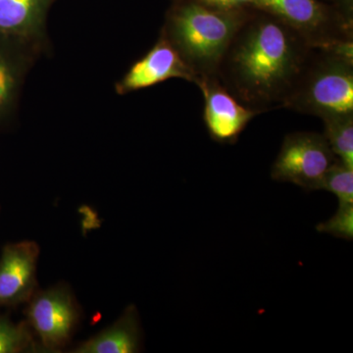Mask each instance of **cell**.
Segmentation results:
<instances>
[{
    "label": "cell",
    "instance_id": "cell-7",
    "mask_svg": "<svg viewBox=\"0 0 353 353\" xmlns=\"http://www.w3.org/2000/svg\"><path fill=\"white\" fill-rule=\"evenodd\" d=\"M196 85L203 94V119L211 138L233 145L259 111L241 104L217 77L201 78Z\"/></svg>",
    "mask_w": 353,
    "mask_h": 353
},
{
    "label": "cell",
    "instance_id": "cell-2",
    "mask_svg": "<svg viewBox=\"0 0 353 353\" xmlns=\"http://www.w3.org/2000/svg\"><path fill=\"white\" fill-rule=\"evenodd\" d=\"M245 20L236 10H222L192 2L173 14L167 39L197 81L216 77L222 58Z\"/></svg>",
    "mask_w": 353,
    "mask_h": 353
},
{
    "label": "cell",
    "instance_id": "cell-17",
    "mask_svg": "<svg viewBox=\"0 0 353 353\" xmlns=\"http://www.w3.org/2000/svg\"><path fill=\"white\" fill-rule=\"evenodd\" d=\"M205 6L222 10H238L241 7L252 3L253 0H201Z\"/></svg>",
    "mask_w": 353,
    "mask_h": 353
},
{
    "label": "cell",
    "instance_id": "cell-16",
    "mask_svg": "<svg viewBox=\"0 0 353 353\" xmlns=\"http://www.w3.org/2000/svg\"><path fill=\"white\" fill-rule=\"evenodd\" d=\"M319 233L329 234L341 240L353 239V204L339 205L333 217L316 227Z\"/></svg>",
    "mask_w": 353,
    "mask_h": 353
},
{
    "label": "cell",
    "instance_id": "cell-13",
    "mask_svg": "<svg viewBox=\"0 0 353 353\" xmlns=\"http://www.w3.org/2000/svg\"><path fill=\"white\" fill-rule=\"evenodd\" d=\"M332 192L339 199V205L353 204V168L336 161L327 172L321 190Z\"/></svg>",
    "mask_w": 353,
    "mask_h": 353
},
{
    "label": "cell",
    "instance_id": "cell-5",
    "mask_svg": "<svg viewBox=\"0 0 353 353\" xmlns=\"http://www.w3.org/2000/svg\"><path fill=\"white\" fill-rule=\"evenodd\" d=\"M28 303L27 325L38 336L41 348L57 352L66 347L81 318L80 307L68 285L37 290Z\"/></svg>",
    "mask_w": 353,
    "mask_h": 353
},
{
    "label": "cell",
    "instance_id": "cell-10",
    "mask_svg": "<svg viewBox=\"0 0 353 353\" xmlns=\"http://www.w3.org/2000/svg\"><path fill=\"white\" fill-rule=\"evenodd\" d=\"M141 330L136 306L130 305L119 319L108 328L75 348V353H134L139 352Z\"/></svg>",
    "mask_w": 353,
    "mask_h": 353
},
{
    "label": "cell",
    "instance_id": "cell-6",
    "mask_svg": "<svg viewBox=\"0 0 353 353\" xmlns=\"http://www.w3.org/2000/svg\"><path fill=\"white\" fill-rule=\"evenodd\" d=\"M253 4L289 26L312 48L352 38L347 28L334 22L317 0H253Z\"/></svg>",
    "mask_w": 353,
    "mask_h": 353
},
{
    "label": "cell",
    "instance_id": "cell-11",
    "mask_svg": "<svg viewBox=\"0 0 353 353\" xmlns=\"http://www.w3.org/2000/svg\"><path fill=\"white\" fill-rule=\"evenodd\" d=\"M46 4V0H0V32L34 34Z\"/></svg>",
    "mask_w": 353,
    "mask_h": 353
},
{
    "label": "cell",
    "instance_id": "cell-9",
    "mask_svg": "<svg viewBox=\"0 0 353 353\" xmlns=\"http://www.w3.org/2000/svg\"><path fill=\"white\" fill-rule=\"evenodd\" d=\"M39 256L34 241L6 246L0 261V304L25 303L36 294Z\"/></svg>",
    "mask_w": 353,
    "mask_h": 353
},
{
    "label": "cell",
    "instance_id": "cell-4",
    "mask_svg": "<svg viewBox=\"0 0 353 353\" xmlns=\"http://www.w3.org/2000/svg\"><path fill=\"white\" fill-rule=\"evenodd\" d=\"M336 161L323 134L292 132L283 141L272 166L271 178L294 183L307 192L320 190L325 175Z\"/></svg>",
    "mask_w": 353,
    "mask_h": 353
},
{
    "label": "cell",
    "instance_id": "cell-15",
    "mask_svg": "<svg viewBox=\"0 0 353 353\" xmlns=\"http://www.w3.org/2000/svg\"><path fill=\"white\" fill-rule=\"evenodd\" d=\"M28 348L34 350V343L27 326L0 319V353L19 352Z\"/></svg>",
    "mask_w": 353,
    "mask_h": 353
},
{
    "label": "cell",
    "instance_id": "cell-1",
    "mask_svg": "<svg viewBox=\"0 0 353 353\" xmlns=\"http://www.w3.org/2000/svg\"><path fill=\"white\" fill-rule=\"evenodd\" d=\"M245 20L219 65L217 79L248 108L284 105L312 48L275 16Z\"/></svg>",
    "mask_w": 353,
    "mask_h": 353
},
{
    "label": "cell",
    "instance_id": "cell-8",
    "mask_svg": "<svg viewBox=\"0 0 353 353\" xmlns=\"http://www.w3.org/2000/svg\"><path fill=\"white\" fill-rule=\"evenodd\" d=\"M172 78L196 83L194 72L167 39H160L148 53L132 65L118 90L121 94L152 87Z\"/></svg>",
    "mask_w": 353,
    "mask_h": 353
},
{
    "label": "cell",
    "instance_id": "cell-12",
    "mask_svg": "<svg viewBox=\"0 0 353 353\" xmlns=\"http://www.w3.org/2000/svg\"><path fill=\"white\" fill-rule=\"evenodd\" d=\"M324 138L339 161L353 168V114L323 118Z\"/></svg>",
    "mask_w": 353,
    "mask_h": 353
},
{
    "label": "cell",
    "instance_id": "cell-3",
    "mask_svg": "<svg viewBox=\"0 0 353 353\" xmlns=\"http://www.w3.org/2000/svg\"><path fill=\"white\" fill-rule=\"evenodd\" d=\"M319 50L321 54L311 64L309 57L283 106L321 119L353 114V62Z\"/></svg>",
    "mask_w": 353,
    "mask_h": 353
},
{
    "label": "cell",
    "instance_id": "cell-14",
    "mask_svg": "<svg viewBox=\"0 0 353 353\" xmlns=\"http://www.w3.org/2000/svg\"><path fill=\"white\" fill-rule=\"evenodd\" d=\"M19 77V65L0 50V116L6 112L12 102Z\"/></svg>",
    "mask_w": 353,
    "mask_h": 353
}]
</instances>
